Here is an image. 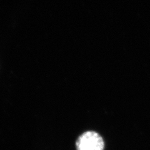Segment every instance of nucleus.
I'll use <instances>...</instances> for the list:
<instances>
[{"label": "nucleus", "mask_w": 150, "mask_h": 150, "mask_svg": "<svg viewBox=\"0 0 150 150\" xmlns=\"http://www.w3.org/2000/svg\"><path fill=\"white\" fill-rule=\"evenodd\" d=\"M77 150H104L105 143L100 134L93 131H88L78 138Z\"/></svg>", "instance_id": "nucleus-1"}]
</instances>
